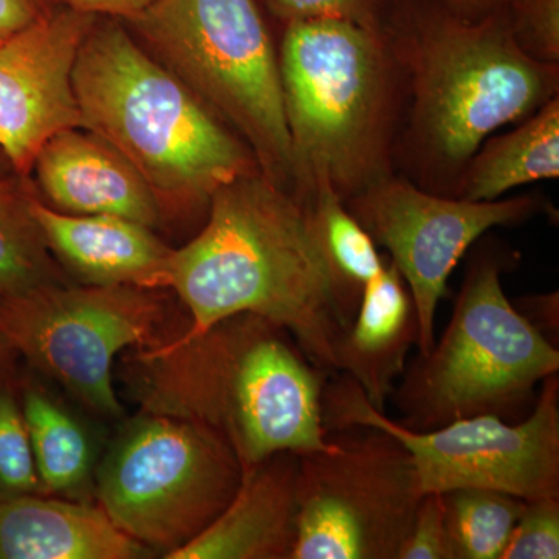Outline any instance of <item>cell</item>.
Masks as SVG:
<instances>
[{
	"mask_svg": "<svg viewBox=\"0 0 559 559\" xmlns=\"http://www.w3.org/2000/svg\"><path fill=\"white\" fill-rule=\"evenodd\" d=\"M16 175L14 173L13 167H11L10 160L7 159L3 151L0 150V178H5V176Z\"/></svg>",
	"mask_w": 559,
	"mask_h": 559,
	"instance_id": "836d02e7",
	"label": "cell"
},
{
	"mask_svg": "<svg viewBox=\"0 0 559 559\" xmlns=\"http://www.w3.org/2000/svg\"><path fill=\"white\" fill-rule=\"evenodd\" d=\"M299 455L280 452L245 469L223 513L167 559H290L297 540Z\"/></svg>",
	"mask_w": 559,
	"mask_h": 559,
	"instance_id": "2e32d148",
	"label": "cell"
},
{
	"mask_svg": "<svg viewBox=\"0 0 559 559\" xmlns=\"http://www.w3.org/2000/svg\"><path fill=\"white\" fill-rule=\"evenodd\" d=\"M35 191L28 178H0V297L69 283L33 218Z\"/></svg>",
	"mask_w": 559,
	"mask_h": 559,
	"instance_id": "44dd1931",
	"label": "cell"
},
{
	"mask_svg": "<svg viewBox=\"0 0 559 559\" xmlns=\"http://www.w3.org/2000/svg\"><path fill=\"white\" fill-rule=\"evenodd\" d=\"M331 440L329 451L299 455L290 559H399L423 498L409 451L373 428Z\"/></svg>",
	"mask_w": 559,
	"mask_h": 559,
	"instance_id": "8fae6325",
	"label": "cell"
},
{
	"mask_svg": "<svg viewBox=\"0 0 559 559\" xmlns=\"http://www.w3.org/2000/svg\"><path fill=\"white\" fill-rule=\"evenodd\" d=\"M167 305L135 286H46L0 297V329L28 369L57 385L92 417L123 418L114 367L124 349L173 340Z\"/></svg>",
	"mask_w": 559,
	"mask_h": 559,
	"instance_id": "30bf717a",
	"label": "cell"
},
{
	"mask_svg": "<svg viewBox=\"0 0 559 559\" xmlns=\"http://www.w3.org/2000/svg\"><path fill=\"white\" fill-rule=\"evenodd\" d=\"M154 551L95 502L47 495L0 499V559H143Z\"/></svg>",
	"mask_w": 559,
	"mask_h": 559,
	"instance_id": "e0dca14e",
	"label": "cell"
},
{
	"mask_svg": "<svg viewBox=\"0 0 559 559\" xmlns=\"http://www.w3.org/2000/svg\"><path fill=\"white\" fill-rule=\"evenodd\" d=\"M558 176L559 98L555 97L516 130L485 140L466 165L454 198L496 201L511 189Z\"/></svg>",
	"mask_w": 559,
	"mask_h": 559,
	"instance_id": "ffe728a7",
	"label": "cell"
},
{
	"mask_svg": "<svg viewBox=\"0 0 559 559\" xmlns=\"http://www.w3.org/2000/svg\"><path fill=\"white\" fill-rule=\"evenodd\" d=\"M377 248L388 250L418 316V353L436 342V312L448 280L471 246L488 230L518 226L544 210L540 198L468 201L432 193L392 175L345 202Z\"/></svg>",
	"mask_w": 559,
	"mask_h": 559,
	"instance_id": "7c38bea8",
	"label": "cell"
},
{
	"mask_svg": "<svg viewBox=\"0 0 559 559\" xmlns=\"http://www.w3.org/2000/svg\"><path fill=\"white\" fill-rule=\"evenodd\" d=\"M311 205L316 229L331 266L349 288L362 293L364 285L380 274L385 259L325 179H312Z\"/></svg>",
	"mask_w": 559,
	"mask_h": 559,
	"instance_id": "603a6c76",
	"label": "cell"
},
{
	"mask_svg": "<svg viewBox=\"0 0 559 559\" xmlns=\"http://www.w3.org/2000/svg\"><path fill=\"white\" fill-rule=\"evenodd\" d=\"M121 369L140 411L205 426L245 469L280 452L333 448L322 418L330 374L260 316L241 312L189 341L131 349Z\"/></svg>",
	"mask_w": 559,
	"mask_h": 559,
	"instance_id": "3957f363",
	"label": "cell"
},
{
	"mask_svg": "<svg viewBox=\"0 0 559 559\" xmlns=\"http://www.w3.org/2000/svg\"><path fill=\"white\" fill-rule=\"evenodd\" d=\"M121 21L249 146L267 179L305 197L286 123L278 49L257 0H154Z\"/></svg>",
	"mask_w": 559,
	"mask_h": 559,
	"instance_id": "52a82bcc",
	"label": "cell"
},
{
	"mask_svg": "<svg viewBox=\"0 0 559 559\" xmlns=\"http://www.w3.org/2000/svg\"><path fill=\"white\" fill-rule=\"evenodd\" d=\"M32 173L36 191L58 212L121 216L153 229L164 213L127 157L84 128H70L47 140Z\"/></svg>",
	"mask_w": 559,
	"mask_h": 559,
	"instance_id": "5bb4252c",
	"label": "cell"
},
{
	"mask_svg": "<svg viewBox=\"0 0 559 559\" xmlns=\"http://www.w3.org/2000/svg\"><path fill=\"white\" fill-rule=\"evenodd\" d=\"M17 358L16 352L11 347L9 337L0 329V373L14 370V359Z\"/></svg>",
	"mask_w": 559,
	"mask_h": 559,
	"instance_id": "d6a6232c",
	"label": "cell"
},
{
	"mask_svg": "<svg viewBox=\"0 0 559 559\" xmlns=\"http://www.w3.org/2000/svg\"><path fill=\"white\" fill-rule=\"evenodd\" d=\"M278 64L301 193L322 178L347 202L395 175L407 86L388 31L288 22Z\"/></svg>",
	"mask_w": 559,
	"mask_h": 559,
	"instance_id": "277c9868",
	"label": "cell"
},
{
	"mask_svg": "<svg viewBox=\"0 0 559 559\" xmlns=\"http://www.w3.org/2000/svg\"><path fill=\"white\" fill-rule=\"evenodd\" d=\"M61 2L70 9L95 14V16L128 20L145 10L154 0H61Z\"/></svg>",
	"mask_w": 559,
	"mask_h": 559,
	"instance_id": "4dcf8cb0",
	"label": "cell"
},
{
	"mask_svg": "<svg viewBox=\"0 0 559 559\" xmlns=\"http://www.w3.org/2000/svg\"><path fill=\"white\" fill-rule=\"evenodd\" d=\"M452 11L465 20H481L489 14L507 10L511 0H444Z\"/></svg>",
	"mask_w": 559,
	"mask_h": 559,
	"instance_id": "1f68e13d",
	"label": "cell"
},
{
	"mask_svg": "<svg viewBox=\"0 0 559 559\" xmlns=\"http://www.w3.org/2000/svg\"><path fill=\"white\" fill-rule=\"evenodd\" d=\"M385 31L407 86L396 160L432 193L454 198L491 132L558 97L559 66L520 49L507 10L473 21L444 0H395Z\"/></svg>",
	"mask_w": 559,
	"mask_h": 559,
	"instance_id": "7a4b0ae2",
	"label": "cell"
},
{
	"mask_svg": "<svg viewBox=\"0 0 559 559\" xmlns=\"http://www.w3.org/2000/svg\"><path fill=\"white\" fill-rule=\"evenodd\" d=\"M509 253L484 246L474 253L439 342L406 366L390 400L400 426L432 430L455 419L498 415L510 421L559 371V349L503 290Z\"/></svg>",
	"mask_w": 559,
	"mask_h": 559,
	"instance_id": "8992f818",
	"label": "cell"
},
{
	"mask_svg": "<svg viewBox=\"0 0 559 559\" xmlns=\"http://www.w3.org/2000/svg\"><path fill=\"white\" fill-rule=\"evenodd\" d=\"M73 91L81 124L140 173L162 210L209 209L224 183L260 171L249 146L132 36L98 16L81 44Z\"/></svg>",
	"mask_w": 559,
	"mask_h": 559,
	"instance_id": "5b68a950",
	"label": "cell"
},
{
	"mask_svg": "<svg viewBox=\"0 0 559 559\" xmlns=\"http://www.w3.org/2000/svg\"><path fill=\"white\" fill-rule=\"evenodd\" d=\"M31 209L51 255L79 285L167 288L175 249L153 227L121 216L58 212L38 191Z\"/></svg>",
	"mask_w": 559,
	"mask_h": 559,
	"instance_id": "9a60e30c",
	"label": "cell"
},
{
	"mask_svg": "<svg viewBox=\"0 0 559 559\" xmlns=\"http://www.w3.org/2000/svg\"><path fill=\"white\" fill-rule=\"evenodd\" d=\"M418 316L411 290L395 264L385 259L360 293L358 312L336 345V371L347 374L380 412L417 347Z\"/></svg>",
	"mask_w": 559,
	"mask_h": 559,
	"instance_id": "ac0fdd59",
	"label": "cell"
},
{
	"mask_svg": "<svg viewBox=\"0 0 559 559\" xmlns=\"http://www.w3.org/2000/svg\"><path fill=\"white\" fill-rule=\"evenodd\" d=\"M399 559H452L443 496L429 492L419 500Z\"/></svg>",
	"mask_w": 559,
	"mask_h": 559,
	"instance_id": "83f0119b",
	"label": "cell"
},
{
	"mask_svg": "<svg viewBox=\"0 0 559 559\" xmlns=\"http://www.w3.org/2000/svg\"><path fill=\"white\" fill-rule=\"evenodd\" d=\"M17 390L44 495L95 502L105 441L87 411L31 369L17 374Z\"/></svg>",
	"mask_w": 559,
	"mask_h": 559,
	"instance_id": "d6986e66",
	"label": "cell"
},
{
	"mask_svg": "<svg viewBox=\"0 0 559 559\" xmlns=\"http://www.w3.org/2000/svg\"><path fill=\"white\" fill-rule=\"evenodd\" d=\"M511 35L533 60L559 64V0H511Z\"/></svg>",
	"mask_w": 559,
	"mask_h": 559,
	"instance_id": "d4e9b609",
	"label": "cell"
},
{
	"mask_svg": "<svg viewBox=\"0 0 559 559\" xmlns=\"http://www.w3.org/2000/svg\"><path fill=\"white\" fill-rule=\"evenodd\" d=\"M24 495L44 492L13 370L0 373V499Z\"/></svg>",
	"mask_w": 559,
	"mask_h": 559,
	"instance_id": "cb8c5ba5",
	"label": "cell"
},
{
	"mask_svg": "<svg viewBox=\"0 0 559 559\" xmlns=\"http://www.w3.org/2000/svg\"><path fill=\"white\" fill-rule=\"evenodd\" d=\"M97 17L60 5L0 40V150L22 178L47 140L83 128L73 68Z\"/></svg>",
	"mask_w": 559,
	"mask_h": 559,
	"instance_id": "4fadbf2b",
	"label": "cell"
},
{
	"mask_svg": "<svg viewBox=\"0 0 559 559\" xmlns=\"http://www.w3.org/2000/svg\"><path fill=\"white\" fill-rule=\"evenodd\" d=\"M283 25L294 21L345 20L385 31L395 0H264Z\"/></svg>",
	"mask_w": 559,
	"mask_h": 559,
	"instance_id": "4316f807",
	"label": "cell"
},
{
	"mask_svg": "<svg viewBox=\"0 0 559 559\" xmlns=\"http://www.w3.org/2000/svg\"><path fill=\"white\" fill-rule=\"evenodd\" d=\"M61 0H0V40L47 16Z\"/></svg>",
	"mask_w": 559,
	"mask_h": 559,
	"instance_id": "f1b7e54d",
	"label": "cell"
},
{
	"mask_svg": "<svg viewBox=\"0 0 559 559\" xmlns=\"http://www.w3.org/2000/svg\"><path fill=\"white\" fill-rule=\"evenodd\" d=\"M452 559H499L527 500L495 489L443 492Z\"/></svg>",
	"mask_w": 559,
	"mask_h": 559,
	"instance_id": "7402d4cb",
	"label": "cell"
},
{
	"mask_svg": "<svg viewBox=\"0 0 559 559\" xmlns=\"http://www.w3.org/2000/svg\"><path fill=\"white\" fill-rule=\"evenodd\" d=\"M559 558V498L527 500L499 559Z\"/></svg>",
	"mask_w": 559,
	"mask_h": 559,
	"instance_id": "484cf974",
	"label": "cell"
},
{
	"mask_svg": "<svg viewBox=\"0 0 559 559\" xmlns=\"http://www.w3.org/2000/svg\"><path fill=\"white\" fill-rule=\"evenodd\" d=\"M513 305L547 341L557 345L559 333V296L557 290L549 294L524 296L514 301Z\"/></svg>",
	"mask_w": 559,
	"mask_h": 559,
	"instance_id": "f546056e",
	"label": "cell"
},
{
	"mask_svg": "<svg viewBox=\"0 0 559 559\" xmlns=\"http://www.w3.org/2000/svg\"><path fill=\"white\" fill-rule=\"evenodd\" d=\"M167 288L190 316L168 342H186L230 316L250 312L288 331L325 373L358 312L360 294L331 266L312 215L311 194L282 189L261 171L212 194L207 221L173 250Z\"/></svg>",
	"mask_w": 559,
	"mask_h": 559,
	"instance_id": "6da1fadb",
	"label": "cell"
},
{
	"mask_svg": "<svg viewBox=\"0 0 559 559\" xmlns=\"http://www.w3.org/2000/svg\"><path fill=\"white\" fill-rule=\"evenodd\" d=\"M242 474L240 460L218 433L140 411L105 444L95 503L121 532L165 558L223 513Z\"/></svg>",
	"mask_w": 559,
	"mask_h": 559,
	"instance_id": "ba28073f",
	"label": "cell"
},
{
	"mask_svg": "<svg viewBox=\"0 0 559 559\" xmlns=\"http://www.w3.org/2000/svg\"><path fill=\"white\" fill-rule=\"evenodd\" d=\"M540 395L527 418L498 415L455 419L432 430H411L374 409L347 374H331L323 385L325 429H381L409 451L419 491L495 489L524 500L559 498V378L540 382Z\"/></svg>",
	"mask_w": 559,
	"mask_h": 559,
	"instance_id": "9c48e42d",
	"label": "cell"
}]
</instances>
